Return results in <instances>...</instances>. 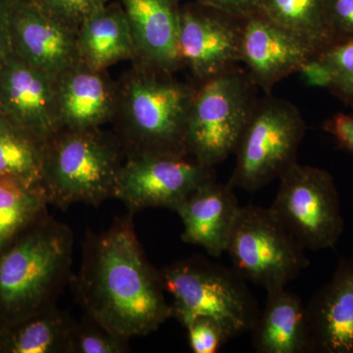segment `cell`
Masks as SVG:
<instances>
[{"mask_svg": "<svg viewBox=\"0 0 353 353\" xmlns=\"http://www.w3.org/2000/svg\"><path fill=\"white\" fill-rule=\"evenodd\" d=\"M190 1L214 7L236 17L245 18L253 14L261 12L263 0H190Z\"/></svg>", "mask_w": 353, "mask_h": 353, "instance_id": "1f68e13d", "label": "cell"}, {"mask_svg": "<svg viewBox=\"0 0 353 353\" xmlns=\"http://www.w3.org/2000/svg\"><path fill=\"white\" fill-rule=\"evenodd\" d=\"M61 130L90 131L112 122L117 105V81L108 71L79 62L55 80Z\"/></svg>", "mask_w": 353, "mask_h": 353, "instance_id": "9a60e30c", "label": "cell"}, {"mask_svg": "<svg viewBox=\"0 0 353 353\" xmlns=\"http://www.w3.org/2000/svg\"><path fill=\"white\" fill-rule=\"evenodd\" d=\"M250 332L256 352H311L306 306L301 296L285 288L267 292L263 311Z\"/></svg>", "mask_w": 353, "mask_h": 353, "instance_id": "d6986e66", "label": "cell"}, {"mask_svg": "<svg viewBox=\"0 0 353 353\" xmlns=\"http://www.w3.org/2000/svg\"><path fill=\"white\" fill-rule=\"evenodd\" d=\"M323 129L333 137L339 148L353 155V114H336L324 123Z\"/></svg>", "mask_w": 353, "mask_h": 353, "instance_id": "4dcf8cb0", "label": "cell"}, {"mask_svg": "<svg viewBox=\"0 0 353 353\" xmlns=\"http://www.w3.org/2000/svg\"><path fill=\"white\" fill-rule=\"evenodd\" d=\"M187 130L190 157L209 168L236 150L257 104V85L238 67L194 83Z\"/></svg>", "mask_w": 353, "mask_h": 353, "instance_id": "8992f818", "label": "cell"}, {"mask_svg": "<svg viewBox=\"0 0 353 353\" xmlns=\"http://www.w3.org/2000/svg\"><path fill=\"white\" fill-rule=\"evenodd\" d=\"M73 232L44 215L0 256V329L22 321L57 301L70 284Z\"/></svg>", "mask_w": 353, "mask_h": 353, "instance_id": "3957f363", "label": "cell"}, {"mask_svg": "<svg viewBox=\"0 0 353 353\" xmlns=\"http://www.w3.org/2000/svg\"><path fill=\"white\" fill-rule=\"evenodd\" d=\"M333 72L330 92L353 108V39H336L320 53Z\"/></svg>", "mask_w": 353, "mask_h": 353, "instance_id": "484cf974", "label": "cell"}, {"mask_svg": "<svg viewBox=\"0 0 353 353\" xmlns=\"http://www.w3.org/2000/svg\"><path fill=\"white\" fill-rule=\"evenodd\" d=\"M11 8L12 0H0V63L12 53Z\"/></svg>", "mask_w": 353, "mask_h": 353, "instance_id": "d6a6232c", "label": "cell"}, {"mask_svg": "<svg viewBox=\"0 0 353 353\" xmlns=\"http://www.w3.org/2000/svg\"><path fill=\"white\" fill-rule=\"evenodd\" d=\"M240 208L229 183L212 179L202 183L175 210L183 225V241L220 257L226 252Z\"/></svg>", "mask_w": 353, "mask_h": 353, "instance_id": "ac0fdd59", "label": "cell"}, {"mask_svg": "<svg viewBox=\"0 0 353 353\" xmlns=\"http://www.w3.org/2000/svg\"><path fill=\"white\" fill-rule=\"evenodd\" d=\"M39 11L73 31L111 0H27Z\"/></svg>", "mask_w": 353, "mask_h": 353, "instance_id": "4316f807", "label": "cell"}, {"mask_svg": "<svg viewBox=\"0 0 353 353\" xmlns=\"http://www.w3.org/2000/svg\"><path fill=\"white\" fill-rule=\"evenodd\" d=\"M48 205L43 188L0 178V256L21 234L48 214Z\"/></svg>", "mask_w": 353, "mask_h": 353, "instance_id": "603a6c76", "label": "cell"}, {"mask_svg": "<svg viewBox=\"0 0 353 353\" xmlns=\"http://www.w3.org/2000/svg\"><path fill=\"white\" fill-rule=\"evenodd\" d=\"M159 272L165 292L173 297L172 318L185 329L196 318L206 317L219 325L227 341L252 331L259 306L233 267L192 257Z\"/></svg>", "mask_w": 353, "mask_h": 353, "instance_id": "5b68a950", "label": "cell"}, {"mask_svg": "<svg viewBox=\"0 0 353 353\" xmlns=\"http://www.w3.org/2000/svg\"><path fill=\"white\" fill-rule=\"evenodd\" d=\"M326 15L334 41L353 39V0H326Z\"/></svg>", "mask_w": 353, "mask_h": 353, "instance_id": "f1b7e54d", "label": "cell"}, {"mask_svg": "<svg viewBox=\"0 0 353 353\" xmlns=\"http://www.w3.org/2000/svg\"><path fill=\"white\" fill-rule=\"evenodd\" d=\"M311 352L353 353V260L341 259L331 280L306 305Z\"/></svg>", "mask_w": 353, "mask_h": 353, "instance_id": "2e32d148", "label": "cell"}, {"mask_svg": "<svg viewBox=\"0 0 353 353\" xmlns=\"http://www.w3.org/2000/svg\"><path fill=\"white\" fill-rule=\"evenodd\" d=\"M0 114L46 143L61 130L55 81L11 53L0 63Z\"/></svg>", "mask_w": 353, "mask_h": 353, "instance_id": "7c38bea8", "label": "cell"}, {"mask_svg": "<svg viewBox=\"0 0 353 353\" xmlns=\"http://www.w3.org/2000/svg\"><path fill=\"white\" fill-rule=\"evenodd\" d=\"M190 347L194 353H216L228 343L219 325L212 319L199 317L187 328Z\"/></svg>", "mask_w": 353, "mask_h": 353, "instance_id": "83f0119b", "label": "cell"}, {"mask_svg": "<svg viewBox=\"0 0 353 353\" xmlns=\"http://www.w3.org/2000/svg\"><path fill=\"white\" fill-rule=\"evenodd\" d=\"M80 61L108 71L114 64L136 60V48L122 7L116 0L90 16L77 31Z\"/></svg>", "mask_w": 353, "mask_h": 353, "instance_id": "ffe728a7", "label": "cell"}, {"mask_svg": "<svg viewBox=\"0 0 353 353\" xmlns=\"http://www.w3.org/2000/svg\"><path fill=\"white\" fill-rule=\"evenodd\" d=\"M129 341L116 336L87 315L74 325L70 336L68 353H126Z\"/></svg>", "mask_w": 353, "mask_h": 353, "instance_id": "d4e9b609", "label": "cell"}, {"mask_svg": "<svg viewBox=\"0 0 353 353\" xmlns=\"http://www.w3.org/2000/svg\"><path fill=\"white\" fill-rule=\"evenodd\" d=\"M122 7L134 48L136 60L154 68L176 73L180 0H116Z\"/></svg>", "mask_w": 353, "mask_h": 353, "instance_id": "e0dca14e", "label": "cell"}, {"mask_svg": "<svg viewBox=\"0 0 353 353\" xmlns=\"http://www.w3.org/2000/svg\"><path fill=\"white\" fill-rule=\"evenodd\" d=\"M297 73L307 87L330 90L333 83V72L331 67L320 54L314 55L306 60Z\"/></svg>", "mask_w": 353, "mask_h": 353, "instance_id": "f546056e", "label": "cell"}, {"mask_svg": "<svg viewBox=\"0 0 353 353\" xmlns=\"http://www.w3.org/2000/svg\"><path fill=\"white\" fill-rule=\"evenodd\" d=\"M261 13L320 54L333 43L326 0H263Z\"/></svg>", "mask_w": 353, "mask_h": 353, "instance_id": "7402d4cb", "label": "cell"}, {"mask_svg": "<svg viewBox=\"0 0 353 353\" xmlns=\"http://www.w3.org/2000/svg\"><path fill=\"white\" fill-rule=\"evenodd\" d=\"M226 252L233 268L245 279L269 290L282 289L307 268L303 245L270 208H240Z\"/></svg>", "mask_w": 353, "mask_h": 353, "instance_id": "ba28073f", "label": "cell"}, {"mask_svg": "<svg viewBox=\"0 0 353 353\" xmlns=\"http://www.w3.org/2000/svg\"><path fill=\"white\" fill-rule=\"evenodd\" d=\"M305 132L303 115L292 102L274 97L257 101L234 150L230 185L252 194L280 178L296 163Z\"/></svg>", "mask_w": 353, "mask_h": 353, "instance_id": "52a82bcc", "label": "cell"}, {"mask_svg": "<svg viewBox=\"0 0 353 353\" xmlns=\"http://www.w3.org/2000/svg\"><path fill=\"white\" fill-rule=\"evenodd\" d=\"M243 18L199 2L181 4L178 57L181 69L196 82L236 67L241 62Z\"/></svg>", "mask_w": 353, "mask_h": 353, "instance_id": "8fae6325", "label": "cell"}, {"mask_svg": "<svg viewBox=\"0 0 353 353\" xmlns=\"http://www.w3.org/2000/svg\"><path fill=\"white\" fill-rule=\"evenodd\" d=\"M75 321L57 305L0 329V353H68Z\"/></svg>", "mask_w": 353, "mask_h": 353, "instance_id": "44dd1931", "label": "cell"}, {"mask_svg": "<svg viewBox=\"0 0 353 353\" xmlns=\"http://www.w3.org/2000/svg\"><path fill=\"white\" fill-rule=\"evenodd\" d=\"M279 179L274 214L304 250L333 248L345 229L333 176L296 162Z\"/></svg>", "mask_w": 353, "mask_h": 353, "instance_id": "9c48e42d", "label": "cell"}, {"mask_svg": "<svg viewBox=\"0 0 353 353\" xmlns=\"http://www.w3.org/2000/svg\"><path fill=\"white\" fill-rule=\"evenodd\" d=\"M43 148V143L0 114V178L41 187Z\"/></svg>", "mask_w": 353, "mask_h": 353, "instance_id": "cb8c5ba5", "label": "cell"}, {"mask_svg": "<svg viewBox=\"0 0 353 353\" xmlns=\"http://www.w3.org/2000/svg\"><path fill=\"white\" fill-rule=\"evenodd\" d=\"M215 179L209 168L189 155L145 154L126 157L121 170L115 199L130 213L162 208L175 211L192 192Z\"/></svg>", "mask_w": 353, "mask_h": 353, "instance_id": "30bf717a", "label": "cell"}, {"mask_svg": "<svg viewBox=\"0 0 353 353\" xmlns=\"http://www.w3.org/2000/svg\"><path fill=\"white\" fill-rule=\"evenodd\" d=\"M82 262L70 285L85 314L131 340L157 331L172 318L161 275L139 243L132 213L101 233L88 231Z\"/></svg>", "mask_w": 353, "mask_h": 353, "instance_id": "6da1fadb", "label": "cell"}, {"mask_svg": "<svg viewBox=\"0 0 353 353\" xmlns=\"http://www.w3.org/2000/svg\"><path fill=\"white\" fill-rule=\"evenodd\" d=\"M316 53L294 34L269 20L261 12L243 18L241 62L266 94L285 77L297 73Z\"/></svg>", "mask_w": 353, "mask_h": 353, "instance_id": "5bb4252c", "label": "cell"}, {"mask_svg": "<svg viewBox=\"0 0 353 353\" xmlns=\"http://www.w3.org/2000/svg\"><path fill=\"white\" fill-rule=\"evenodd\" d=\"M11 43L14 54L54 81L80 62L77 32L27 0H12Z\"/></svg>", "mask_w": 353, "mask_h": 353, "instance_id": "4fadbf2b", "label": "cell"}, {"mask_svg": "<svg viewBox=\"0 0 353 353\" xmlns=\"http://www.w3.org/2000/svg\"><path fill=\"white\" fill-rule=\"evenodd\" d=\"M194 88L176 73L132 63L117 81L111 122L126 157L189 155L187 130Z\"/></svg>", "mask_w": 353, "mask_h": 353, "instance_id": "7a4b0ae2", "label": "cell"}, {"mask_svg": "<svg viewBox=\"0 0 353 353\" xmlns=\"http://www.w3.org/2000/svg\"><path fill=\"white\" fill-rule=\"evenodd\" d=\"M125 160L113 131L60 130L44 143L41 187L48 204L62 210L115 199Z\"/></svg>", "mask_w": 353, "mask_h": 353, "instance_id": "277c9868", "label": "cell"}]
</instances>
